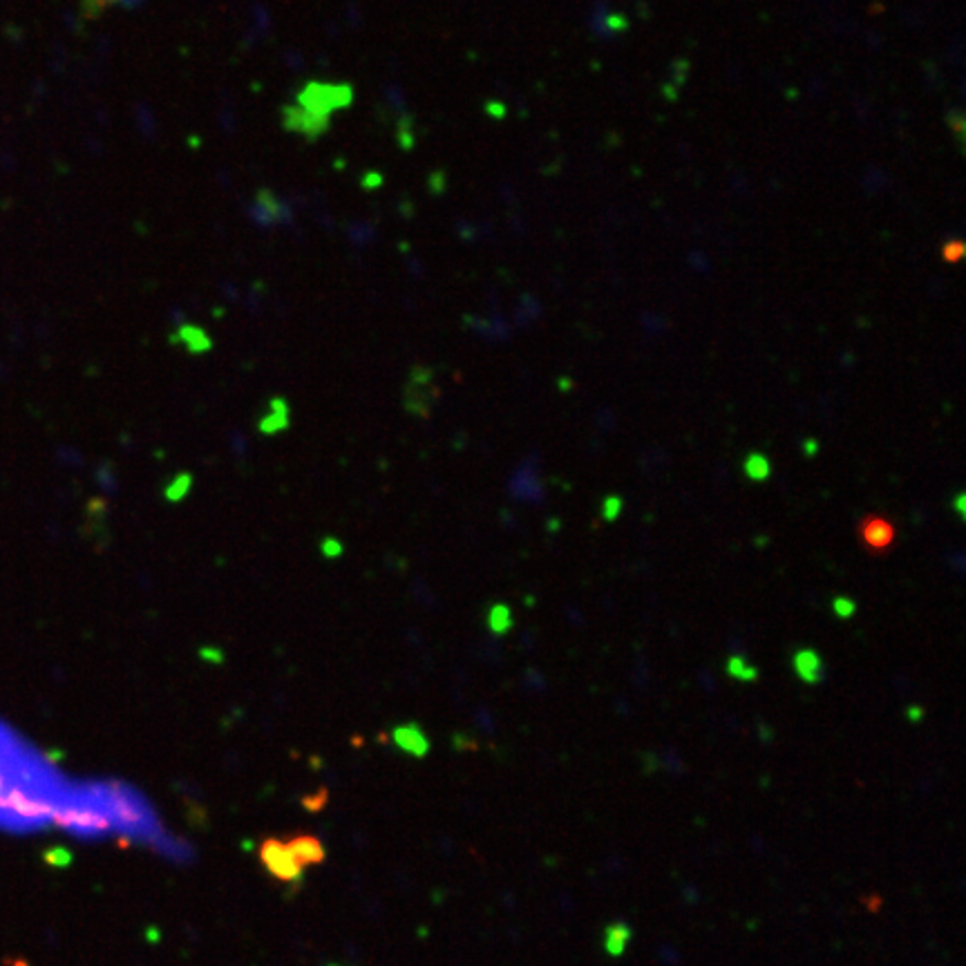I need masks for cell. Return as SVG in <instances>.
<instances>
[{
	"mask_svg": "<svg viewBox=\"0 0 966 966\" xmlns=\"http://www.w3.org/2000/svg\"><path fill=\"white\" fill-rule=\"evenodd\" d=\"M99 801L108 810L114 821V833L128 842H142L149 846H157L166 833L155 814V810L144 801V797L134 788L121 781H103L92 783Z\"/></svg>",
	"mask_w": 966,
	"mask_h": 966,
	"instance_id": "obj_1",
	"label": "cell"
},
{
	"mask_svg": "<svg viewBox=\"0 0 966 966\" xmlns=\"http://www.w3.org/2000/svg\"><path fill=\"white\" fill-rule=\"evenodd\" d=\"M61 831L79 839H103L114 833V821L99 801L92 786L75 792H63L50 819Z\"/></svg>",
	"mask_w": 966,
	"mask_h": 966,
	"instance_id": "obj_2",
	"label": "cell"
},
{
	"mask_svg": "<svg viewBox=\"0 0 966 966\" xmlns=\"http://www.w3.org/2000/svg\"><path fill=\"white\" fill-rule=\"evenodd\" d=\"M439 394L441 389L437 385L435 370L426 365H414L403 389L405 411L417 419H430V414L439 400Z\"/></svg>",
	"mask_w": 966,
	"mask_h": 966,
	"instance_id": "obj_3",
	"label": "cell"
},
{
	"mask_svg": "<svg viewBox=\"0 0 966 966\" xmlns=\"http://www.w3.org/2000/svg\"><path fill=\"white\" fill-rule=\"evenodd\" d=\"M354 101V88L350 84H307L298 95L296 103L320 119H331L340 108H350Z\"/></svg>",
	"mask_w": 966,
	"mask_h": 966,
	"instance_id": "obj_4",
	"label": "cell"
},
{
	"mask_svg": "<svg viewBox=\"0 0 966 966\" xmlns=\"http://www.w3.org/2000/svg\"><path fill=\"white\" fill-rule=\"evenodd\" d=\"M257 859L262 864V868L275 879L283 883H300L305 877V870L296 864V859L292 857L287 844L278 837H266L260 848H257Z\"/></svg>",
	"mask_w": 966,
	"mask_h": 966,
	"instance_id": "obj_5",
	"label": "cell"
},
{
	"mask_svg": "<svg viewBox=\"0 0 966 966\" xmlns=\"http://www.w3.org/2000/svg\"><path fill=\"white\" fill-rule=\"evenodd\" d=\"M281 117H283V128L287 132L300 134V136H305L307 142H318L322 134H327V130L331 125V119H320L298 103L283 106Z\"/></svg>",
	"mask_w": 966,
	"mask_h": 966,
	"instance_id": "obj_6",
	"label": "cell"
},
{
	"mask_svg": "<svg viewBox=\"0 0 966 966\" xmlns=\"http://www.w3.org/2000/svg\"><path fill=\"white\" fill-rule=\"evenodd\" d=\"M251 218L260 227H278L292 220V209L289 204L281 195H275L271 188H260L253 197Z\"/></svg>",
	"mask_w": 966,
	"mask_h": 966,
	"instance_id": "obj_7",
	"label": "cell"
},
{
	"mask_svg": "<svg viewBox=\"0 0 966 966\" xmlns=\"http://www.w3.org/2000/svg\"><path fill=\"white\" fill-rule=\"evenodd\" d=\"M285 844L303 870H307L311 866H320L327 859V848H325L322 839L316 835H296V837L287 839Z\"/></svg>",
	"mask_w": 966,
	"mask_h": 966,
	"instance_id": "obj_8",
	"label": "cell"
},
{
	"mask_svg": "<svg viewBox=\"0 0 966 966\" xmlns=\"http://www.w3.org/2000/svg\"><path fill=\"white\" fill-rule=\"evenodd\" d=\"M392 743L400 751H405V754H409L414 758H426L430 754V738L426 736L424 727L417 725V723H405V725L394 727Z\"/></svg>",
	"mask_w": 966,
	"mask_h": 966,
	"instance_id": "obj_9",
	"label": "cell"
},
{
	"mask_svg": "<svg viewBox=\"0 0 966 966\" xmlns=\"http://www.w3.org/2000/svg\"><path fill=\"white\" fill-rule=\"evenodd\" d=\"M792 667L794 673L808 684H819L825 678L823 660L814 649H799L792 658Z\"/></svg>",
	"mask_w": 966,
	"mask_h": 966,
	"instance_id": "obj_10",
	"label": "cell"
},
{
	"mask_svg": "<svg viewBox=\"0 0 966 966\" xmlns=\"http://www.w3.org/2000/svg\"><path fill=\"white\" fill-rule=\"evenodd\" d=\"M632 926L625 922H613L604 929V951L611 957H619L632 942Z\"/></svg>",
	"mask_w": 966,
	"mask_h": 966,
	"instance_id": "obj_11",
	"label": "cell"
},
{
	"mask_svg": "<svg viewBox=\"0 0 966 966\" xmlns=\"http://www.w3.org/2000/svg\"><path fill=\"white\" fill-rule=\"evenodd\" d=\"M289 428V405L283 398L271 400V411L260 421L262 435H275Z\"/></svg>",
	"mask_w": 966,
	"mask_h": 966,
	"instance_id": "obj_12",
	"label": "cell"
},
{
	"mask_svg": "<svg viewBox=\"0 0 966 966\" xmlns=\"http://www.w3.org/2000/svg\"><path fill=\"white\" fill-rule=\"evenodd\" d=\"M179 340L190 354H201V352H209L213 348V342L209 336H206V331L199 327H193V325H184L179 329Z\"/></svg>",
	"mask_w": 966,
	"mask_h": 966,
	"instance_id": "obj_13",
	"label": "cell"
},
{
	"mask_svg": "<svg viewBox=\"0 0 966 966\" xmlns=\"http://www.w3.org/2000/svg\"><path fill=\"white\" fill-rule=\"evenodd\" d=\"M864 539L872 546V548H886L892 541V528L890 524H886L883 519H872L864 526Z\"/></svg>",
	"mask_w": 966,
	"mask_h": 966,
	"instance_id": "obj_14",
	"label": "cell"
},
{
	"mask_svg": "<svg viewBox=\"0 0 966 966\" xmlns=\"http://www.w3.org/2000/svg\"><path fill=\"white\" fill-rule=\"evenodd\" d=\"M743 470H745L747 479H751V481H766V479L772 474L770 459L764 457L761 452H751V454H747V457H745V463H743Z\"/></svg>",
	"mask_w": 966,
	"mask_h": 966,
	"instance_id": "obj_15",
	"label": "cell"
},
{
	"mask_svg": "<svg viewBox=\"0 0 966 966\" xmlns=\"http://www.w3.org/2000/svg\"><path fill=\"white\" fill-rule=\"evenodd\" d=\"M489 627H491V632L495 636H504V634L511 632L513 615H511V608L506 604L491 606V611H489Z\"/></svg>",
	"mask_w": 966,
	"mask_h": 966,
	"instance_id": "obj_16",
	"label": "cell"
},
{
	"mask_svg": "<svg viewBox=\"0 0 966 966\" xmlns=\"http://www.w3.org/2000/svg\"><path fill=\"white\" fill-rule=\"evenodd\" d=\"M190 486H193V476H190L188 472H182V474L173 476V481L168 483L166 491H164V497H166L171 504H177V502H182V500L188 495Z\"/></svg>",
	"mask_w": 966,
	"mask_h": 966,
	"instance_id": "obj_17",
	"label": "cell"
},
{
	"mask_svg": "<svg viewBox=\"0 0 966 966\" xmlns=\"http://www.w3.org/2000/svg\"><path fill=\"white\" fill-rule=\"evenodd\" d=\"M727 676L736 678L740 682H754L758 678V669L754 665H749L747 660H743L740 656H734L727 660Z\"/></svg>",
	"mask_w": 966,
	"mask_h": 966,
	"instance_id": "obj_18",
	"label": "cell"
},
{
	"mask_svg": "<svg viewBox=\"0 0 966 966\" xmlns=\"http://www.w3.org/2000/svg\"><path fill=\"white\" fill-rule=\"evenodd\" d=\"M833 608H835V613H837V617H842V619H850L855 613H857V602L855 600H850V597H835L833 600Z\"/></svg>",
	"mask_w": 966,
	"mask_h": 966,
	"instance_id": "obj_19",
	"label": "cell"
},
{
	"mask_svg": "<svg viewBox=\"0 0 966 966\" xmlns=\"http://www.w3.org/2000/svg\"><path fill=\"white\" fill-rule=\"evenodd\" d=\"M623 508H625L623 500H619V497H606L604 504H602V517L606 522H615L619 517V513H623Z\"/></svg>",
	"mask_w": 966,
	"mask_h": 966,
	"instance_id": "obj_20",
	"label": "cell"
},
{
	"mask_svg": "<svg viewBox=\"0 0 966 966\" xmlns=\"http://www.w3.org/2000/svg\"><path fill=\"white\" fill-rule=\"evenodd\" d=\"M43 859L50 864V866H58V868H63V866H67L73 861V855L67 853V850H63V848H54V850H47L45 855H43Z\"/></svg>",
	"mask_w": 966,
	"mask_h": 966,
	"instance_id": "obj_21",
	"label": "cell"
},
{
	"mask_svg": "<svg viewBox=\"0 0 966 966\" xmlns=\"http://www.w3.org/2000/svg\"><path fill=\"white\" fill-rule=\"evenodd\" d=\"M320 550L327 560H336L342 556V544L336 537H325L320 544Z\"/></svg>",
	"mask_w": 966,
	"mask_h": 966,
	"instance_id": "obj_22",
	"label": "cell"
},
{
	"mask_svg": "<svg viewBox=\"0 0 966 966\" xmlns=\"http://www.w3.org/2000/svg\"><path fill=\"white\" fill-rule=\"evenodd\" d=\"M327 799H329V792H327L325 788H320L314 797H305V799H303V805H305L309 812H318V810L325 808Z\"/></svg>",
	"mask_w": 966,
	"mask_h": 966,
	"instance_id": "obj_23",
	"label": "cell"
},
{
	"mask_svg": "<svg viewBox=\"0 0 966 966\" xmlns=\"http://www.w3.org/2000/svg\"><path fill=\"white\" fill-rule=\"evenodd\" d=\"M946 253H944V257L948 260V262H957L959 257H962V253H964V246L959 244V242H955V244H951V246H946L944 249Z\"/></svg>",
	"mask_w": 966,
	"mask_h": 966,
	"instance_id": "obj_24",
	"label": "cell"
},
{
	"mask_svg": "<svg viewBox=\"0 0 966 966\" xmlns=\"http://www.w3.org/2000/svg\"><path fill=\"white\" fill-rule=\"evenodd\" d=\"M955 511H957V515L964 519V495H957V497H955Z\"/></svg>",
	"mask_w": 966,
	"mask_h": 966,
	"instance_id": "obj_25",
	"label": "cell"
}]
</instances>
